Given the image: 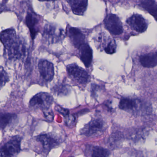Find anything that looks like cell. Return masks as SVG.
<instances>
[{"label":"cell","instance_id":"484cf974","mask_svg":"<svg viewBox=\"0 0 157 157\" xmlns=\"http://www.w3.org/2000/svg\"><path fill=\"white\" fill-rule=\"evenodd\" d=\"M55 109L64 117L70 114V112L68 109H64L59 105H56Z\"/></svg>","mask_w":157,"mask_h":157},{"label":"cell","instance_id":"e0dca14e","mask_svg":"<svg viewBox=\"0 0 157 157\" xmlns=\"http://www.w3.org/2000/svg\"><path fill=\"white\" fill-rule=\"evenodd\" d=\"M140 62L146 68H154L157 66V52H152L141 56Z\"/></svg>","mask_w":157,"mask_h":157},{"label":"cell","instance_id":"6da1fadb","mask_svg":"<svg viewBox=\"0 0 157 157\" xmlns=\"http://www.w3.org/2000/svg\"><path fill=\"white\" fill-rule=\"evenodd\" d=\"M65 33L60 27L52 23H48L44 26L43 37L51 44L58 43L64 39Z\"/></svg>","mask_w":157,"mask_h":157},{"label":"cell","instance_id":"cb8c5ba5","mask_svg":"<svg viewBox=\"0 0 157 157\" xmlns=\"http://www.w3.org/2000/svg\"><path fill=\"white\" fill-rule=\"evenodd\" d=\"M64 117V122L65 124L69 127H73L76 122V118L75 116L69 114Z\"/></svg>","mask_w":157,"mask_h":157},{"label":"cell","instance_id":"52a82bcc","mask_svg":"<svg viewBox=\"0 0 157 157\" xmlns=\"http://www.w3.org/2000/svg\"><path fill=\"white\" fill-rule=\"evenodd\" d=\"M104 23L106 29L112 35L119 36L123 32L121 21L116 15L112 13L107 15Z\"/></svg>","mask_w":157,"mask_h":157},{"label":"cell","instance_id":"44dd1931","mask_svg":"<svg viewBox=\"0 0 157 157\" xmlns=\"http://www.w3.org/2000/svg\"><path fill=\"white\" fill-rule=\"evenodd\" d=\"M91 150V157H109L110 154L109 150L101 147L93 146Z\"/></svg>","mask_w":157,"mask_h":157},{"label":"cell","instance_id":"3957f363","mask_svg":"<svg viewBox=\"0 0 157 157\" xmlns=\"http://www.w3.org/2000/svg\"><path fill=\"white\" fill-rule=\"evenodd\" d=\"M22 138L18 136H13L0 148L1 157H16L21 151Z\"/></svg>","mask_w":157,"mask_h":157},{"label":"cell","instance_id":"83f0119b","mask_svg":"<svg viewBox=\"0 0 157 157\" xmlns=\"http://www.w3.org/2000/svg\"></svg>","mask_w":157,"mask_h":157},{"label":"cell","instance_id":"8992f818","mask_svg":"<svg viewBox=\"0 0 157 157\" xmlns=\"http://www.w3.org/2000/svg\"><path fill=\"white\" fill-rule=\"evenodd\" d=\"M53 102V98L50 94L46 92H40L34 96L29 101V106L35 109L42 111L50 109Z\"/></svg>","mask_w":157,"mask_h":157},{"label":"cell","instance_id":"7402d4cb","mask_svg":"<svg viewBox=\"0 0 157 157\" xmlns=\"http://www.w3.org/2000/svg\"><path fill=\"white\" fill-rule=\"evenodd\" d=\"M53 90L59 95H66L70 92V89L65 84H59L53 88Z\"/></svg>","mask_w":157,"mask_h":157},{"label":"cell","instance_id":"5b68a950","mask_svg":"<svg viewBox=\"0 0 157 157\" xmlns=\"http://www.w3.org/2000/svg\"><path fill=\"white\" fill-rule=\"evenodd\" d=\"M66 70L69 77L76 83L84 85L88 82L90 76L88 73L75 63L67 65Z\"/></svg>","mask_w":157,"mask_h":157},{"label":"cell","instance_id":"2e32d148","mask_svg":"<svg viewBox=\"0 0 157 157\" xmlns=\"http://www.w3.org/2000/svg\"><path fill=\"white\" fill-rule=\"evenodd\" d=\"M74 13L78 15L84 14L87 9L88 0H67Z\"/></svg>","mask_w":157,"mask_h":157},{"label":"cell","instance_id":"603a6c76","mask_svg":"<svg viewBox=\"0 0 157 157\" xmlns=\"http://www.w3.org/2000/svg\"><path fill=\"white\" fill-rule=\"evenodd\" d=\"M9 80L7 73L2 66H0V90Z\"/></svg>","mask_w":157,"mask_h":157},{"label":"cell","instance_id":"8fae6325","mask_svg":"<svg viewBox=\"0 0 157 157\" xmlns=\"http://www.w3.org/2000/svg\"><path fill=\"white\" fill-rule=\"evenodd\" d=\"M127 24L133 30L139 33H143L146 30L147 23L142 15L134 14L127 19Z\"/></svg>","mask_w":157,"mask_h":157},{"label":"cell","instance_id":"7c38bea8","mask_svg":"<svg viewBox=\"0 0 157 157\" xmlns=\"http://www.w3.org/2000/svg\"><path fill=\"white\" fill-rule=\"evenodd\" d=\"M67 35L73 46L76 48L86 43V37L82 31L78 28L70 27L67 30Z\"/></svg>","mask_w":157,"mask_h":157},{"label":"cell","instance_id":"4fadbf2b","mask_svg":"<svg viewBox=\"0 0 157 157\" xmlns=\"http://www.w3.org/2000/svg\"><path fill=\"white\" fill-rule=\"evenodd\" d=\"M18 38L13 29H8L0 33V40L6 50L10 48Z\"/></svg>","mask_w":157,"mask_h":157},{"label":"cell","instance_id":"ffe728a7","mask_svg":"<svg viewBox=\"0 0 157 157\" xmlns=\"http://www.w3.org/2000/svg\"><path fill=\"white\" fill-rule=\"evenodd\" d=\"M136 106V102L133 100L128 98H122L120 101L119 107L121 109L129 110L134 109Z\"/></svg>","mask_w":157,"mask_h":157},{"label":"cell","instance_id":"7a4b0ae2","mask_svg":"<svg viewBox=\"0 0 157 157\" xmlns=\"http://www.w3.org/2000/svg\"><path fill=\"white\" fill-rule=\"evenodd\" d=\"M105 122L100 117H94L80 131L82 135L86 136H96L100 135L105 130Z\"/></svg>","mask_w":157,"mask_h":157},{"label":"cell","instance_id":"4316f807","mask_svg":"<svg viewBox=\"0 0 157 157\" xmlns=\"http://www.w3.org/2000/svg\"><path fill=\"white\" fill-rule=\"evenodd\" d=\"M39 1H41V2H52V1H56L58 0H39Z\"/></svg>","mask_w":157,"mask_h":157},{"label":"cell","instance_id":"30bf717a","mask_svg":"<svg viewBox=\"0 0 157 157\" xmlns=\"http://www.w3.org/2000/svg\"><path fill=\"white\" fill-rule=\"evenodd\" d=\"M39 71L40 76L46 82H50L54 75V68L53 64L47 60H40L39 62Z\"/></svg>","mask_w":157,"mask_h":157},{"label":"cell","instance_id":"5bb4252c","mask_svg":"<svg viewBox=\"0 0 157 157\" xmlns=\"http://www.w3.org/2000/svg\"><path fill=\"white\" fill-rule=\"evenodd\" d=\"M25 23L29 29L32 38L34 39L39 31L40 18L34 13L29 12L26 17Z\"/></svg>","mask_w":157,"mask_h":157},{"label":"cell","instance_id":"ac0fdd59","mask_svg":"<svg viewBox=\"0 0 157 157\" xmlns=\"http://www.w3.org/2000/svg\"><path fill=\"white\" fill-rule=\"evenodd\" d=\"M142 5L149 13L157 18V3L153 0H143Z\"/></svg>","mask_w":157,"mask_h":157},{"label":"cell","instance_id":"d6986e66","mask_svg":"<svg viewBox=\"0 0 157 157\" xmlns=\"http://www.w3.org/2000/svg\"><path fill=\"white\" fill-rule=\"evenodd\" d=\"M16 117L15 114L11 113H0V128L5 129Z\"/></svg>","mask_w":157,"mask_h":157},{"label":"cell","instance_id":"9a60e30c","mask_svg":"<svg viewBox=\"0 0 157 157\" xmlns=\"http://www.w3.org/2000/svg\"><path fill=\"white\" fill-rule=\"evenodd\" d=\"M78 54L83 64L86 67L89 68L92 62L93 53L91 48L87 43H85L79 47Z\"/></svg>","mask_w":157,"mask_h":157},{"label":"cell","instance_id":"9c48e42d","mask_svg":"<svg viewBox=\"0 0 157 157\" xmlns=\"http://www.w3.org/2000/svg\"><path fill=\"white\" fill-rule=\"evenodd\" d=\"M37 142L40 143L42 147V151L44 154H48L49 152L59 144L57 138L50 134H41L36 137Z\"/></svg>","mask_w":157,"mask_h":157},{"label":"cell","instance_id":"277c9868","mask_svg":"<svg viewBox=\"0 0 157 157\" xmlns=\"http://www.w3.org/2000/svg\"><path fill=\"white\" fill-rule=\"evenodd\" d=\"M95 42L98 48L104 50L108 54H112L116 52L115 41L105 32H100L95 37Z\"/></svg>","mask_w":157,"mask_h":157},{"label":"cell","instance_id":"ba28073f","mask_svg":"<svg viewBox=\"0 0 157 157\" xmlns=\"http://www.w3.org/2000/svg\"><path fill=\"white\" fill-rule=\"evenodd\" d=\"M9 59L18 60L25 55L26 48L22 40H18L6 50Z\"/></svg>","mask_w":157,"mask_h":157},{"label":"cell","instance_id":"d4e9b609","mask_svg":"<svg viewBox=\"0 0 157 157\" xmlns=\"http://www.w3.org/2000/svg\"><path fill=\"white\" fill-rule=\"evenodd\" d=\"M42 112L44 113L45 118L48 121L52 122L53 121L54 119V113L51 108L44 110L42 111Z\"/></svg>","mask_w":157,"mask_h":157}]
</instances>
